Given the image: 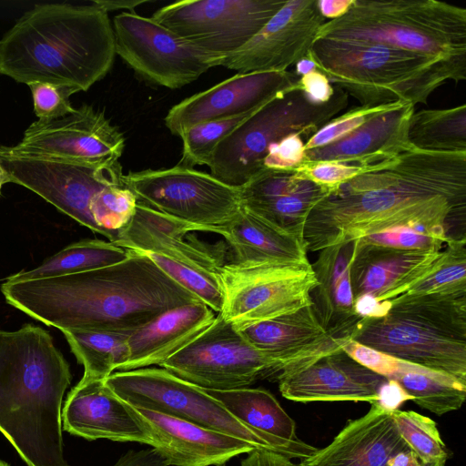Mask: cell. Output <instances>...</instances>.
<instances>
[{
	"instance_id": "cell-35",
	"label": "cell",
	"mask_w": 466,
	"mask_h": 466,
	"mask_svg": "<svg viewBox=\"0 0 466 466\" xmlns=\"http://www.w3.org/2000/svg\"><path fill=\"white\" fill-rule=\"evenodd\" d=\"M408 139L418 149L466 152V106L422 109L411 116Z\"/></svg>"
},
{
	"instance_id": "cell-36",
	"label": "cell",
	"mask_w": 466,
	"mask_h": 466,
	"mask_svg": "<svg viewBox=\"0 0 466 466\" xmlns=\"http://www.w3.org/2000/svg\"><path fill=\"white\" fill-rule=\"evenodd\" d=\"M138 199L125 183L108 185L92 199L90 212L101 235L114 243L133 218Z\"/></svg>"
},
{
	"instance_id": "cell-18",
	"label": "cell",
	"mask_w": 466,
	"mask_h": 466,
	"mask_svg": "<svg viewBox=\"0 0 466 466\" xmlns=\"http://www.w3.org/2000/svg\"><path fill=\"white\" fill-rule=\"evenodd\" d=\"M299 79L294 71L288 70L238 73L172 106L164 122L171 134L179 137L197 124L255 111L296 86Z\"/></svg>"
},
{
	"instance_id": "cell-47",
	"label": "cell",
	"mask_w": 466,
	"mask_h": 466,
	"mask_svg": "<svg viewBox=\"0 0 466 466\" xmlns=\"http://www.w3.org/2000/svg\"><path fill=\"white\" fill-rule=\"evenodd\" d=\"M289 458L279 453L266 451L254 450L241 461L240 466H294Z\"/></svg>"
},
{
	"instance_id": "cell-52",
	"label": "cell",
	"mask_w": 466,
	"mask_h": 466,
	"mask_svg": "<svg viewBox=\"0 0 466 466\" xmlns=\"http://www.w3.org/2000/svg\"><path fill=\"white\" fill-rule=\"evenodd\" d=\"M315 69H317V66H316L313 58L309 55V51L308 56L306 57L302 58L301 60H299L295 65L294 73L299 77H300L301 76H303L305 74H308V73H309V72H311V71H313Z\"/></svg>"
},
{
	"instance_id": "cell-1",
	"label": "cell",
	"mask_w": 466,
	"mask_h": 466,
	"mask_svg": "<svg viewBox=\"0 0 466 466\" xmlns=\"http://www.w3.org/2000/svg\"><path fill=\"white\" fill-rule=\"evenodd\" d=\"M466 239V152L415 147L333 188L310 211L307 251L397 228Z\"/></svg>"
},
{
	"instance_id": "cell-16",
	"label": "cell",
	"mask_w": 466,
	"mask_h": 466,
	"mask_svg": "<svg viewBox=\"0 0 466 466\" xmlns=\"http://www.w3.org/2000/svg\"><path fill=\"white\" fill-rule=\"evenodd\" d=\"M10 182L23 186L90 230L101 234L90 204L105 187L122 184L119 162L87 165L48 158L0 157Z\"/></svg>"
},
{
	"instance_id": "cell-38",
	"label": "cell",
	"mask_w": 466,
	"mask_h": 466,
	"mask_svg": "<svg viewBox=\"0 0 466 466\" xmlns=\"http://www.w3.org/2000/svg\"><path fill=\"white\" fill-rule=\"evenodd\" d=\"M255 111L202 122L185 130L179 136L183 148L178 166L191 168L208 166L218 144Z\"/></svg>"
},
{
	"instance_id": "cell-48",
	"label": "cell",
	"mask_w": 466,
	"mask_h": 466,
	"mask_svg": "<svg viewBox=\"0 0 466 466\" xmlns=\"http://www.w3.org/2000/svg\"><path fill=\"white\" fill-rule=\"evenodd\" d=\"M405 400H411V398L394 380H387L380 388L379 402L384 408L393 410L398 405Z\"/></svg>"
},
{
	"instance_id": "cell-42",
	"label": "cell",
	"mask_w": 466,
	"mask_h": 466,
	"mask_svg": "<svg viewBox=\"0 0 466 466\" xmlns=\"http://www.w3.org/2000/svg\"><path fill=\"white\" fill-rule=\"evenodd\" d=\"M365 243L401 249H443L446 243L430 234L413 228H397L361 238Z\"/></svg>"
},
{
	"instance_id": "cell-3",
	"label": "cell",
	"mask_w": 466,
	"mask_h": 466,
	"mask_svg": "<svg viewBox=\"0 0 466 466\" xmlns=\"http://www.w3.org/2000/svg\"><path fill=\"white\" fill-rule=\"evenodd\" d=\"M71 380L47 330L0 329V432L27 466H69L61 413Z\"/></svg>"
},
{
	"instance_id": "cell-46",
	"label": "cell",
	"mask_w": 466,
	"mask_h": 466,
	"mask_svg": "<svg viewBox=\"0 0 466 466\" xmlns=\"http://www.w3.org/2000/svg\"><path fill=\"white\" fill-rule=\"evenodd\" d=\"M390 308V300L380 301L371 295H362L354 299L355 313L361 319L384 317Z\"/></svg>"
},
{
	"instance_id": "cell-9",
	"label": "cell",
	"mask_w": 466,
	"mask_h": 466,
	"mask_svg": "<svg viewBox=\"0 0 466 466\" xmlns=\"http://www.w3.org/2000/svg\"><path fill=\"white\" fill-rule=\"evenodd\" d=\"M107 386L129 405L171 416L241 439L257 450L278 451L238 420L202 388L165 369L142 368L112 373Z\"/></svg>"
},
{
	"instance_id": "cell-8",
	"label": "cell",
	"mask_w": 466,
	"mask_h": 466,
	"mask_svg": "<svg viewBox=\"0 0 466 466\" xmlns=\"http://www.w3.org/2000/svg\"><path fill=\"white\" fill-rule=\"evenodd\" d=\"M324 104L312 103L299 84L268 100L236 127L214 150L208 163L218 180L240 187L264 169L268 147L297 134L306 143L349 104V96L334 86Z\"/></svg>"
},
{
	"instance_id": "cell-7",
	"label": "cell",
	"mask_w": 466,
	"mask_h": 466,
	"mask_svg": "<svg viewBox=\"0 0 466 466\" xmlns=\"http://www.w3.org/2000/svg\"><path fill=\"white\" fill-rule=\"evenodd\" d=\"M329 83L360 106L428 104L450 75L425 57L379 43L314 39L309 50Z\"/></svg>"
},
{
	"instance_id": "cell-11",
	"label": "cell",
	"mask_w": 466,
	"mask_h": 466,
	"mask_svg": "<svg viewBox=\"0 0 466 466\" xmlns=\"http://www.w3.org/2000/svg\"><path fill=\"white\" fill-rule=\"evenodd\" d=\"M160 367L199 388L216 390L247 388L263 379L276 381L279 374L277 366L219 313Z\"/></svg>"
},
{
	"instance_id": "cell-20",
	"label": "cell",
	"mask_w": 466,
	"mask_h": 466,
	"mask_svg": "<svg viewBox=\"0 0 466 466\" xmlns=\"http://www.w3.org/2000/svg\"><path fill=\"white\" fill-rule=\"evenodd\" d=\"M62 428L88 441L107 439L152 445L147 424L136 408L121 400L106 380H85L68 392Z\"/></svg>"
},
{
	"instance_id": "cell-13",
	"label": "cell",
	"mask_w": 466,
	"mask_h": 466,
	"mask_svg": "<svg viewBox=\"0 0 466 466\" xmlns=\"http://www.w3.org/2000/svg\"><path fill=\"white\" fill-rule=\"evenodd\" d=\"M223 306L218 312L233 324L270 319L311 305L317 285L307 265L225 263L218 271Z\"/></svg>"
},
{
	"instance_id": "cell-25",
	"label": "cell",
	"mask_w": 466,
	"mask_h": 466,
	"mask_svg": "<svg viewBox=\"0 0 466 466\" xmlns=\"http://www.w3.org/2000/svg\"><path fill=\"white\" fill-rule=\"evenodd\" d=\"M191 231L208 232L204 228L179 221L138 201L132 220L114 244L218 274L225 264L219 258L220 254H215L199 242L187 241V235Z\"/></svg>"
},
{
	"instance_id": "cell-44",
	"label": "cell",
	"mask_w": 466,
	"mask_h": 466,
	"mask_svg": "<svg viewBox=\"0 0 466 466\" xmlns=\"http://www.w3.org/2000/svg\"><path fill=\"white\" fill-rule=\"evenodd\" d=\"M304 144L300 136L293 134L271 145L263 160L264 169H295L304 161Z\"/></svg>"
},
{
	"instance_id": "cell-21",
	"label": "cell",
	"mask_w": 466,
	"mask_h": 466,
	"mask_svg": "<svg viewBox=\"0 0 466 466\" xmlns=\"http://www.w3.org/2000/svg\"><path fill=\"white\" fill-rule=\"evenodd\" d=\"M388 380L361 365L340 350L312 364L278 379L281 395L292 401L379 400L381 386Z\"/></svg>"
},
{
	"instance_id": "cell-55",
	"label": "cell",
	"mask_w": 466,
	"mask_h": 466,
	"mask_svg": "<svg viewBox=\"0 0 466 466\" xmlns=\"http://www.w3.org/2000/svg\"><path fill=\"white\" fill-rule=\"evenodd\" d=\"M0 466H10V465L7 464L5 461L0 460Z\"/></svg>"
},
{
	"instance_id": "cell-49",
	"label": "cell",
	"mask_w": 466,
	"mask_h": 466,
	"mask_svg": "<svg viewBox=\"0 0 466 466\" xmlns=\"http://www.w3.org/2000/svg\"><path fill=\"white\" fill-rule=\"evenodd\" d=\"M352 3L353 0H317L319 11L328 21L345 15Z\"/></svg>"
},
{
	"instance_id": "cell-12",
	"label": "cell",
	"mask_w": 466,
	"mask_h": 466,
	"mask_svg": "<svg viewBox=\"0 0 466 466\" xmlns=\"http://www.w3.org/2000/svg\"><path fill=\"white\" fill-rule=\"evenodd\" d=\"M112 25L116 55L150 84L180 88L218 66V58L151 17L122 12Z\"/></svg>"
},
{
	"instance_id": "cell-53",
	"label": "cell",
	"mask_w": 466,
	"mask_h": 466,
	"mask_svg": "<svg viewBox=\"0 0 466 466\" xmlns=\"http://www.w3.org/2000/svg\"><path fill=\"white\" fill-rule=\"evenodd\" d=\"M6 183H10V177H9L7 172L5 171V169L3 167V166L0 163V194H1V189H2L3 186Z\"/></svg>"
},
{
	"instance_id": "cell-19",
	"label": "cell",
	"mask_w": 466,
	"mask_h": 466,
	"mask_svg": "<svg viewBox=\"0 0 466 466\" xmlns=\"http://www.w3.org/2000/svg\"><path fill=\"white\" fill-rule=\"evenodd\" d=\"M243 338L279 369L278 379L341 350L343 339L326 332L311 305L270 319L234 324Z\"/></svg>"
},
{
	"instance_id": "cell-39",
	"label": "cell",
	"mask_w": 466,
	"mask_h": 466,
	"mask_svg": "<svg viewBox=\"0 0 466 466\" xmlns=\"http://www.w3.org/2000/svg\"><path fill=\"white\" fill-rule=\"evenodd\" d=\"M461 292H466V239H453L448 242L436 268L403 294H453Z\"/></svg>"
},
{
	"instance_id": "cell-31",
	"label": "cell",
	"mask_w": 466,
	"mask_h": 466,
	"mask_svg": "<svg viewBox=\"0 0 466 466\" xmlns=\"http://www.w3.org/2000/svg\"><path fill=\"white\" fill-rule=\"evenodd\" d=\"M204 390L242 424L266 439L279 454L302 460L317 450L299 438L295 421L269 391L251 388Z\"/></svg>"
},
{
	"instance_id": "cell-50",
	"label": "cell",
	"mask_w": 466,
	"mask_h": 466,
	"mask_svg": "<svg viewBox=\"0 0 466 466\" xmlns=\"http://www.w3.org/2000/svg\"><path fill=\"white\" fill-rule=\"evenodd\" d=\"M148 1L146 0H96L94 4L101 7L106 12L119 10V9H130L133 10L137 6L146 4Z\"/></svg>"
},
{
	"instance_id": "cell-26",
	"label": "cell",
	"mask_w": 466,
	"mask_h": 466,
	"mask_svg": "<svg viewBox=\"0 0 466 466\" xmlns=\"http://www.w3.org/2000/svg\"><path fill=\"white\" fill-rule=\"evenodd\" d=\"M136 409L150 432L152 448L168 466H224L233 457L257 450L241 439L157 411Z\"/></svg>"
},
{
	"instance_id": "cell-15",
	"label": "cell",
	"mask_w": 466,
	"mask_h": 466,
	"mask_svg": "<svg viewBox=\"0 0 466 466\" xmlns=\"http://www.w3.org/2000/svg\"><path fill=\"white\" fill-rule=\"evenodd\" d=\"M125 147L121 131L105 114L82 105L71 114L36 120L15 146H0V157L48 158L87 165L117 162Z\"/></svg>"
},
{
	"instance_id": "cell-34",
	"label": "cell",
	"mask_w": 466,
	"mask_h": 466,
	"mask_svg": "<svg viewBox=\"0 0 466 466\" xmlns=\"http://www.w3.org/2000/svg\"><path fill=\"white\" fill-rule=\"evenodd\" d=\"M71 351L84 366L85 380H106L127 361L130 334L94 331L63 330Z\"/></svg>"
},
{
	"instance_id": "cell-14",
	"label": "cell",
	"mask_w": 466,
	"mask_h": 466,
	"mask_svg": "<svg viewBox=\"0 0 466 466\" xmlns=\"http://www.w3.org/2000/svg\"><path fill=\"white\" fill-rule=\"evenodd\" d=\"M285 2L183 0L159 8L151 18L220 62L255 35Z\"/></svg>"
},
{
	"instance_id": "cell-41",
	"label": "cell",
	"mask_w": 466,
	"mask_h": 466,
	"mask_svg": "<svg viewBox=\"0 0 466 466\" xmlns=\"http://www.w3.org/2000/svg\"><path fill=\"white\" fill-rule=\"evenodd\" d=\"M27 86L32 93L34 111L38 120H54L75 111L69 96L79 92L76 88L42 82H34Z\"/></svg>"
},
{
	"instance_id": "cell-43",
	"label": "cell",
	"mask_w": 466,
	"mask_h": 466,
	"mask_svg": "<svg viewBox=\"0 0 466 466\" xmlns=\"http://www.w3.org/2000/svg\"><path fill=\"white\" fill-rule=\"evenodd\" d=\"M377 165L366 166L340 162H319L301 164L295 170L300 177L332 190L345 181L373 168Z\"/></svg>"
},
{
	"instance_id": "cell-30",
	"label": "cell",
	"mask_w": 466,
	"mask_h": 466,
	"mask_svg": "<svg viewBox=\"0 0 466 466\" xmlns=\"http://www.w3.org/2000/svg\"><path fill=\"white\" fill-rule=\"evenodd\" d=\"M215 318V311L202 301L160 314L129 335V357L119 370L160 366L205 330Z\"/></svg>"
},
{
	"instance_id": "cell-28",
	"label": "cell",
	"mask_w": 466,
	"mask_h": 466,
	"mask_svg": "<svg viewBox=\"0 0 466 466\" xmlns=\"http://www.w3.org/2000/svg\"><path fill=\"white\" fill-rule=\"evenodd\" d=\"M414 112L413 104L400 103L345 137L306 150L302 164L340 162L371 166L390 160L412 147L408 139V129Z\"/></svg>"
},
{
	"instance_id": "cell-6",
	"label": "cell",
	"mask_w": 466,
	"mask_h": 466,
	"mask_svg": "<svg viewBox=\"0 0 466 466\" xmlns=\"http://www.w3.org/2000/svg\"><path fill=\"white\" fill-rule=\"evenodd\" d=\"M389 300L388 314L361 319L350 339L466 382V292Z\"/></svg>"
},
{
	"instance_id": "cell-33",
	"label": "cell",
	"mask_w": 466,
	"mask_h": 466,
	"mask_svg": "<svg viewBox=\"0 0 466 466\" xmlns=\"http://www.w3.org/2000/svg\"><path fill=\"white\" fill-rule=\"evenodd\" d=\"M129 250L110 241L83 239L72 243L38 267L10 276L9 280H30L94 270L123 261Z\"/></svg>"
},
{
	"instance_id": "cell-54",
	"label": "cell",
	"mask_w": 466,
	"mask_h": 466,
	"mask_svg": "<svg viewBox=\"0 0 466 466\" xmlns=\"http://www.w3.org/2000/svg\"><path fill=\"white\" fill-rule=\"evenodd\" d=\"M446 461H439L428 464H422V466H445Z\"/></svg>"
},
{
	"instance_id": "cell-10",
	"label": "cell",
	"mask_w": 466,
	"mask_h": 466,
	"mask_svg": "<svg viewBox=\"0 0 466 466\" xmlns=\"http://www.w3.org/2000/svg\"><path fill=\"white\" fill-rule=\"evenodd\" d=\"M123 181L138 201L179 221L220 234L242 208L239 187L211 174L175 166L129 172Z\"/></svg>"
},
{
	"instance_id": "cell-17",
	"label": "cell",
	"mask_w": 466,
	"mask_h": 466,
	"mask_svg": "<svg viewBox=\"0 0 466 466\" xmlns=\"http://www.w3.org/2000/svg\"><path fill=\"white\" fill-rule=\"evenodd\" d=\"M325 22L317 0H286L255 35L223 57L219 66L238 73L287 71L308 56Z\"/></svg>"
},
{
	"instance_id": "cell-32",
	"label": "cell",
	"mask_w": 466,
	"mask_h": 466,
	"mask_svg": "<svg viewBox=\"0 0 466 466\" xmlns=\"http://www.w3.org/2000/svg\"><path fill=\"white\" fill-rule=\"evenodd\" d=\"M234 254L231 262L245 265H307L304 240L284 232L242 207L220 234Z\"/></svg>"
},
{
	"instance_id": "cell-27",
	"label": "cell",
	"mask_w": 466,
	"mask_h": 466,
	"mask_svg": "<svg viewBox=\"0 0 466 466\" xmlns=\"http://www.w3.org/2000/svg\"><path fill=\"white\" fill-rule=\"evenodd\" d=\"M341 350L370 370L396 381L415 404L436 415L457 410L465 401L466 382L449 374L395 358L353 339L344 340Z\"/></svg>"
},
{
	"instance_id": "cell-4",
	"label": "cell",
	"mask_w": 466,
	"mask_h": 466,
	"mask_svg": "<svg viewBox=\"0 0 466 466\" xmlns=\"http://www.w3.org/2000/svg\"><path fill=\"white\" fill-rule=\"evenodd\" d=\"M116 55L113 25L101 7L41 4L0 39V74L86 91L106 76Z\"/></svg>"
},
{
	"instance_id": "cell-5",
	"label": "cell",
	"mask_w": 466,
	"mask_h": 466,
	"mask_svg": "<svg viewBox=\"0 0 466 466\" xmlns=\"http://www.w3.org/2000/svg\"><path fill=\"white\" fill-rule=\"evenodd\" d=\"M314 39L379 43L425 57L458 84L466 79V9L436 0H353Z\"/></svg>"
},
{
	"instance_id": "cell-29",
	"label": "cell",
	"mask_w": 466,
	"mask_h": 466,
	"mask_svg": "<svg viewBox=\"0 0 466 466\" xmlns=\"http://www.w3.org/2000/svg\"><path fill=\"white\" fill-rule=\"evenodd\" d=\"M357 239L329 246L311 264L317 285L310 291L311 307L330 336L350 339L361 319L355 313L350 266Z\"/></svg>"
},
{
	"instance_id": "cell-2",
	"label": "cell",
	"mask_w": 466,
	"mask_h": 466,
	"mask_svg": "<svg viewBox=\"0 0 466 466\" xmlns=\"http://www.w3.org/2000/svg\"><path fill=\"white\" fill-rule=\"evenodd\" d=\"M1 292L7 304L61 331L131 334L167 310L200 301L148 257L133 250L123 261L94 270L6 279Z\"/></svg>"
},
{
	"instance_id": "cell-40",
	"label": "cell",
	"mask_w": 466,
	"mask_h": 466,
	"mask_svg": "<svg viewBox=\"0 0 466 466\" xmlns=\"http://www.w3.org/2000/svg\"><path fill=\"white\" fill-rule=\"evenodd\" d=\"M400 103L376 106H359L334 117L304 144L305 151L329 145L345 137L376 115L385 112Z\"/></svg>"
},
{
	"instance_id": "cell-37",
	"label": "cell",
	"mask_w": 466,
	"mask_h": 466,
	"mask_svg": "<svg viewBox=\"0 0 466 466\" xmlns=\"http://www.w3.org/2000/svg\"><path fill=\"white\" fill-rule=\"evenodd\" d=\"M397 430L421 464L446 461L449 454L436 422L413 410L391 411Z\"/></svg>"
},
{
	"instance_id": "cell-23",
	"label": "cell",
	"mask_w": 466,
	"mask_h": 466,
	"mask_svg": "<svg viewBox=\"0 0 466 466\" xmlns=\"http://www.w3.org/2000/svg\"><path fill=\"white\" fill-rule=\"evenodd\" d=\"M443 249L394 248L358 238L350 266L353 299L371 295L384 301L403 294L436 268Z\"/></svg>"
},
{
	"instance_id": "cell-45",
	"label": "cell",
	"mask_w": 466,
	"mask_h": 466,
	"mask_svg": "<svg viewBox=\"0 0 466 466\" xmlns=\"http://www.w3.org/2000/svg\"><path fill=\"white\" fill-rule=\"evenodd\" d=\"M299 86L314 104L328 102L335 92L326 75L319 69H315L301 76L299 79Z\"/></svg>"
},
{
	"instance_id": "cell-51",
	"label": "cell",
	"mask_w": 466,
	"mask_h": 466,
	"mask_svg": "<svg viewBox=\"0 0 466 466\" xmlns=\"http://www.w3.org/2000/svg\"><path fill=\"white\" fill-rule=\"evenodd\" d=\"M113 466H164L160 461L143 457H124L117 460Z\"/></svg>"
},
{
	"instance_id": "cell-22",
	"label": "cell",
	"mask_w": 466,
	"mask_h": 466,
	"mask_svg": "<svg viewBox=\"0 0 466 466\" xmlns=\"http://www.w3.org/2000/svg\"><path fill=\"white\" fill-rule=\"evenodd\" d=\"M244 208L279 229L304 240L311 209L331 189L300 177L295 169H263L239 187Z\"/></svg>"
},
{
	"instance_id": "cell-24",
	"label": "cell",
	"mask_w": 466,
	"mask_h": 466,
	"mask_svg": "<svg viewBox=\"0 0 466 466\" xmlns=\"http://www.w3.org/2000/svg\"><path fill=\"white\" fill-rule=\"evenodd\" d=\"M391 411L371 403L365 415L349 420L329 444L294 466H389L397 454L410 451Z\"/></svg>"
}]
</instances>
